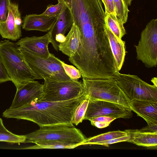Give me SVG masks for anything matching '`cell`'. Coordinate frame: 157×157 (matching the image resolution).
I'll use <instances>...</instances> for the list:
<instances>
[{"label":"cell","mask_w":157,"mask_h":157,"mask_svg":"<svg viewBox=\"0 0 157 157\" xmlns=\"http://www.w3.org/2000/svg\"><path fill=\"white\" fill-rule=\"evenodd\" d=\"M84 93L75 99L60 102L32 101L16 108L6 109L2 116L31 121L40 127L59 124L74 126L72 117Z\"/></svg>","instance_id":"1"},{"label":"cell","mask_w":157,"mask_h":157,"mask_svg":"<svg viewBox=\"0 0 157 157\" xmlns=\"http://www.w3.org/2000/svg\"><path fill=\"white\" fill-rule=\"evenodd\" d=\"M25 135L24 143L42 145H68L77 147L86 139L81 131L74 126L59 124L40 127Z\"/></svg>","instance_id":"2"},{"label":"cell","mask_w":157,"mask_h":157,"mask_svg":"<svg viewBox=\"0 0 157 157\" xmlns=\"http://www.w3.org/2000/svg\"><path fill=\"white\" fill-rule=\"evenodd\" d=\"M16 43L0 41V56L11 81L16 87L27 81L43 79L29 67Z\"/></svg>","instance_id":"3"},{"label":"cell","mask_w":157,"mask_h":157,"mask_svg":"<svg viewBox=\"0 0 157 157\" xmlns=\"http://www.w3.org/2000/svg\"><path fill=\"white\" fill-rule=\"evenodd\" d=\"M84 93L90 99L102 100L130 108L131 100L117 85L114 79L82 78Z\"/></svg>","instance_id":"4"},{"label":"cell","mask_w":157,"mask_h":157,"mask_svg":"<svg viewBox=\"0 0 157 157\" xmlns=\"http://www.w3.org/2000/svg\"><path fill=\"white\" fill-rule=\"evenodd\" d=\"M19 49L31 69L43 79L59 81L71 80L66 73L60 60L51 53L48 58L40 57L19 46Z\"/></svg>","instance_id":"5"},{"label":"cell","mask_w":157,"mask_h":157,"mask_svg":"<svg viewBox=\"0 0 157 157\" xmlns=\"http://www.w3.org/2000/svg\"><path fill=\"white\" fill-rule=\"evenodd\" d=\"M43 79V94L39 101H67L78 98L84 94L82 82L78 80L59 81Z\"/></svg>","instance_id":"6"},{"label":"cell","mask_w":157,"mask_h":157,"mask_svg":"<svg viewBox=\"0 0 157 157\" xmlns=\"http://www.w3.org/2000/svg\"><path fill=\"white\" fill-rule=\"evenodd\" d=\"M131 100L133 99L157 102V86L144 81L138 76L118 73L113 78Z\"/></svg>","instance_id":"7"},{"label":"cell","mask_w":157,"mask_h":157,"mask_svg":"<svg viewBox=\"0 0 157 157\" xmlns=\"http://www.w3.org/2000/svg\"><path fill=\"white\" fill-rule=\"evenodd\" d=\"M136 58L147 68L157 64V19H152L142 32L138 44L135 46Z\"/></svg>","instance_id":"8"},{"label":"cell","mask_w":157,"mask_h":157,"mask_svg":"<svg viewBox=\"0 0 157 157\" xmlns=\"http://www.w3.org/2000/svg\"><path fill=\"white\" fill-rule=\"evenodd\" d=\"M132 116V110L130 108L107 101L90 99L84 120L89 121L101 116L116 119H129Z\"/></svg>","instance_id":"9"},{"label":"cell","mask_w":157,"mask_h":157,"mask_svg":"<svg viewBox=\"0 0 157 157\" xmlns=\"http://www.w3.org/2000/svg\"><path fill=\"white\" fill-rule=\"evenodd\" d=\"M16 88V91L10 108H16L32 101H37L43 94V84L32 80L24 82Z\"/></svg>","instance_id":"10"},{"label":"cell","mask_w":157,"mask_h":157,"mask_svg":"<svg viewBox=\"0 0 157 157\" xmlns=\"http://www.w3.org/2000/svg\"><path fill=\"white\" fill-rule=\"evenodd\" d=\"M9 13L6 21L0 23V34L3 38L13 41L22 36L21 26L22 21L17 4L10 2Z\"/></svg>","instance_id":"11"},{"label":"cell","mask_w":157,"mask_h":157,"mask_svg":"<svg viewBox=\"0 0 157 157\" xmlns=\"http://www.w3.org/2000/svg\"><path fill=\"white\" fill-rule=\"evenodd\" d=\"M51 42V35L48 31L40 36L25 37L20 39L16 43L33 54L40 57L48 58L50 55L48 46Z\"/></svg>","instance_id":"12"},{"label":"cell","mask_w":157,"mask_h":157,"mask_svg":"<svg viewBox=\"0 0 157 157\" xmlns=\"http://www.w3.org/2000/svg\"><path fill=\"white\" fill-rule=\"evenodd\" d=\"M131 110L143 118L148 126L157 124V102L133 99L130 104Z\"/></svg>","instance_id":"13"},{"label":"cell","mask_w":157,"mask_h":157,"mask_svg":"<svg viewBox=\"0 0 157 157\" xmlns=\"http://www.w3.org/2000/svg\"><path fill=\"white\" fill-rule=\"evenodd\" d=\"M58 16L31 14L26 15L22 21V28L26 31H49L56 22Z\"/></svg>","instance_id":"14"},{"label":"cell","mask_w":157,"mask_h":157,"mask_svg":"<svg viewBox=\"0 0 157 157\" xmlns=\"http://www.w3.org/2000/svg\"><path fill=\"white\" fill-rule=\"evenodd\" d=\"M73 23L71 11L66 6L58 16L54 24L48 31L51 35V43L56 51L59 50V48L55 40L56 35L59 33L65 35L70 30Z\"/></svg>","instance_id":"15"},{"label":"cell","mask_w":157,"mask_h":157,"mask_svg":"<svg viewBox=\"0 0 157 157\" xmlns=\"http://www.w3.org/2000/svg\"><path fill=\"white\" fill-rule=\"evenodd\" d=\"M65 38L64 42L59 44V50L70 57L74 55L81 43L80 31L74 23H73Z\"/></svg>","instance_id":"16"},{"label":"cell","mask_w":157,"mask_h":157,"mask_svg":"<svg viewBox=\"0 0 157 157\" xmlns=\"http://www.w3.org/2000/svg\"><path fill=\"white\" fill-rule=\"evenodd\" d=\"M105 29L119 71L123 64L126 55L125 42L117 37L106 25Z\"/></svg>","instance_id":"17"},{"label":"cell","mask_w":157,"mask_h":157,"mask_svg":"<svg viewBox=\"0 0 157 157\" xmlns=\"http://www.w3.org/2000/svg\"><path fill=\"white\" fill-rule=\"evenodd\" d=\"M124 131L130 137L127 142L144 147H157V132H147L138 129H128Z\"/></svg>","instance_id":"18"},{"label":"cell","mask_w":157,"mask_h":157,"mask_svg":"<svg viewBox=\"0 0 157 157\" xmlns=\"http://www.w3.org/2000/svg\"><path fill=\"white\" fill-rule=\"evenodd\" d=\"M105 25L119 39H121L126 34L124 24L116 16L112 14L105 15Z\"/></svg>","instance_id":"19"},{"label":"cell","mask_w":157,"mask_h":157,"mask_svg":"<svg viewBox=\"0 0 157 157\" xmlns=\"http://www.w3.org/2000/svg\"><path fill=\"white\" fill-rule=\"evenodd\" d=\"M127 135L126 132L120 130L111 131L86 139L82 145L95 144V143Z\"/></svg>","instance_id":"20"},{"label":"cell","mask_w":157,"mask_h":157,"mask_svg":"<svg viewBox=\"0 0 157 157\" xmlns=\"http://www.w3.org/2000/svg\"><path fill=\"white\" fill-rule=\"evenodd\" d=\"M25 139V135H16L8 130L4 125L2 119L0 118V142L20 144L24 143Z\"/></svg>","instance_id":"21"},{"label":"cell","mask_w":157,"mask_h":157,"mask_svg":"<svg viewBox=\"0 0 157 157\" xmlns=\"http://www.w3.org/2000/svg\"><path fill=\"white\" fill-rule=\"evenodd\" d=\"M85 94L83 99L76 108L72 117V123L76 125H77L84 120L90 101V96Z\"/></svg>","instance_id":"22"},{"label":"cell","mask_w":157,"mask_h":157,"mask_svg":"<svg viewBox=\"0 0 157 157\" xmlns=\"http://www.w3.org/2000/svg\"><path fill=\"white\" fill-rule=\"evenodd\" d=\"M117 18L124 24L127 20L129 12L128 6L124 0H113Z\"/></svg>","instance_id":"23"},{"label":"cell","mask_w":157,"mask_h":157,"mask_svg":"<svg viewBox=\"0 0 157 157\" xmlns=\"http://www.w3.org/2000/svg\"><path fill=\"white\" fill-rule=\"evenodd\" d=\"M116 119L106 116H101L95 117L90 120L91 124L98 128H105L109 125L110 123Z\"/></svg>","instance_id":"24"},{"label":"cell","mask_w":157,"mask_h":157,"mask_svg":"<svg viewBox=\"0 0 157 157\" xmlns=\"http://www.w3.org/2000/svg\"><path fill=\"white\" fill-rule=\"evenodd\" d=\"M60 61L66 73L72 79L78 80L81 77V74L78 69H77L73 66L65 63L61 60Z\"/></svg>","instance_id":"25"},{"label":"cell","mask_w":157,"mask_h":157,"mask_svg":"<svg viewBox=\"0 0 157 157\" xmlns=\"http://www.w3.org/2000/svg\"><path fill=\"white\" fill-rule=\"evenodd\" d=\"M58 2L56 4L48 6L46 9L42 14L47 15L58 16L66 5L61 2L58 1Z\"/></svg>","instance_id":"26"},{"label":"cell","mask_w":157,"mask_h":157,"mask_svg":"<svg viewBox=\"0 0 157 157\" xmlns=\"http://www.w3.org/2000/svg\"><path fill=\"white\" fill-rule=\"evenodd\" d=\"M10 2V0H0V23L4 22L7 19Z\"/></svg>","instance_id":"27"},{"label":"cell","mask_w":157,"mask_h":157,"mask_svg":"<svg viewBox=\"0 0 157 157\" xmlns=\"http://www.w3.org/2000/svg\"><path fill=\"white\" fill-rule=\"evenodd\" d=\"M75 146L68 145H42L36 144L29 147L21 148L22 149H73L76 147Z\"/></svg>","instance_id":"28"},{"label":"cell","mask_w":157,"mask_h":157,"mask_svg":"<svg viewBox=\"0 0 157 157\" xmlns=\"http://www.w3.org/2000/svg\"><path fill=\"white\" fill-rule=\"evenodd\" d=\"M105 7V15L112 14L116 16L113 0H101Z\"/></svg>","instance_id":"29"},{"label":"cell","mask_w":157,"mask_h":157,"mask_svg":"<svg viewBox=\"0 0 157 157\" xmlns=\"http://www.w3.org/2000/svg\"><path fill=\"white\" fill-rule=\"evenodd\" d=\"M130 136L127 135V136H124L98 142L95 143V144L100 145L106 146H108L109 145L111 144L123 141H127L130 139Z\"/></svg>","instance_id":"30"},{"label":"cell","mask_w":157,"mask_h":157,"mask_svg":"<svg viewBox=\"0 0 157 157\" xmlns=\"http://www.w3.org/2000/svg\"><path fill=\"white\" fill-rule=\"evenodd\" d=\"M11 81L0 56V83Z\"/></svg>","instance_id":"31"},{"label":"cell","mask_w":157,"mask_h":157,"mask_svg":"<svg viewBox=\"0 0 157 157\" xmlns=\"http://www.w3.org/2000/svg\"><path fill=\"white\" fill-rule=\"evenodd\" d=\"M140 130L147 132H157V124L151 126H147L140 129Z\"/></svg>","instance_id":"32"},{"label":"cell","mask_w":157,"mask_h":157,"mask_svg":"<svg viewBox=\"0 0 157 157\" xmlns=\"http://www.w3.org/2000/svg\"><path fill=\"white\" fill-rule=\"evenodd\" d=\"M65 39V36L62 33L58 34L56 35L55 36V40L59 46L60 44L64 42Z\"/></svg>","instance_id":"33"},{"label":"cell","mask_w":157,"mask_h":157,"mask_svg":"<svg viewBox=\"0 0 157 157\" xmlns=\"http://www.w3.org/2000/svg\"><path fill=\"white\" fill-rule=\"evenodd\" d=\"M58 1L62 2L71 10L72 7L71 0H58Z\"/></svg>","instance_id":"34"},{"label":"cell","mask_w":157,"mask_h":157,"mask_svg":"<svg viewBox=\"0 0 157 157\" xmlns=\"http://www.w3.org/2000/svg\"><path fill=\"white\" fill-rule=\"evenodd\" d=\"M157 78L154 77L152 79L151 81L153 83V84L157 86Z\"/></svg>","instance_id":"35"}]
</instances>
